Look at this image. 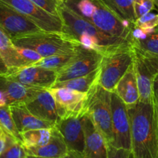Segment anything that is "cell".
Returning a JSON list of instances; mask_svg holds the SVG:
<instances>
[{
	"mask_svg": "<svg viewBox=\"0 0 158 158\" xmlns=\"http://www.w3.org/2000/svg\"><path fill=\"white\" fill-rule=\"evenodd\" d=\"M109 158H133L131 150L118 149L109 146Z\"/></svg>",
	"mask_w": 158,
	"mask_h": 158,
	"instance_id": "obj_31",
	"label": "cell"
},
{
	"mask_svg": "<svg viewBox=\"0 0 158 158\" xmlns=\"http://www.w3.org/2000/svg\"><path fill=\"white\" fill-rule=\"evenodd\" d=\"M134 25L143 31H149L158 27V14L148 13L136 19Z\"/></svg>",
	"mask_w": 158,
	"mask_h": 158,
	"instance_id": "obj_28",
	"label": "cell"
},
{
	"mask_svg": "<svg viewBox=\"0 0 158 158\" xmlns=\"http://www.w3.org/2000/svg\"><path fill=\"white\" fill-rule=\"evenodd\" d=\"M99 68L82 77L70 79L67 81H56L51 89L67 88V89H74L78 92L88 93L91 88L94 85V84L97 82L98 74H99Z\"/></svg>",
	"mask_w": 158,
	"mask_h": 158,
	"instance_id": "obj_22",
	"label": "cell"
},
{
	"mask_svg": "<svg viewBox=\"0 0 158 158\" xmlns=\"http://www.w3.org/2000/svg\"><path fill=\"white\" fill-rule=\"evenodd\" d=\"M103 55L92 49L80 44L74 51L71 60L57 71L56 81H63L82 77L98 69Z\"/></svg>",
	"mask_w": 158,
	"mask_h": 158,
	"instance_id": "obj_8",
	"label": "cell"
},
{
	"mask_svg": "<svg viewBox=\"0 0 158 158\" xmlns=\"http://www.w3.org/2000/svg\"><path fill=\"white\" fill-rule=\"evenodd\" d=\"M58 12L63 24V32L75 38L83 47L95 50L103 56L122 45L130 43L127 40L115 37L102 31L73 11L64 2H60Z\"/></svg>",
	"mask_w": 158,
	"mask_h": 158,
	"instance_id": "obj_2",
	"label": "cell"
},
{
	"mask_svg": "<svg viewBox=\"0 0 158 158\" xmlns=\"http://www.w3.org/2000/svg\"><path fill=\"white\" fill-rule=\"evenodd\" d=\"M52 128L39 129L21 133V143L24 148H33L45 145L50 141Z\"/></svg>",
	"mask_w": 158,
	"mask_h": 158,
	"instance_id": "obj_23",
	"label": "cell"
},
{
	"mask_svg": "<svg viewBox=\"0 0 158 158\" xmlns=\"http://www.w3.org/2000/svg\"><path fill=\"white\" fill-rule=\"evenodd\" d=\"M57 75V71L53 70L27 66L10 71L2 77L27 85L49 89L56 82Z\"/></svg>",
	"mask_w": 158,
	"mask_h": 158,
	"instance_id": "obj_12",
	"label": "cell"
},
{
	"mask_svg": "<svg viewBox=\"0 0 158 158\" xmlns=\"http://www.w3.org/2000/svg\"><path fill=\"white\" fill-rule=\"evenodd\" d=\"M133 62V48L130 43L103 56L97 82L109 92H114L117 83Z\"/></svg>",
	"mask_w": 158,
	"mask_h": 158,
	"instance_id": "obj_6",
	"label": "cell"
},
{
	"mask_svg": "<svg viewBox=\"0 0 158 158\" xmlns=\"http://www.w3.org/2000/svg\"><path fill=\"white\" fill-rule=\"evenodd\" d=\"M114 92L124 102L127 107L135 106L139 101V89L133 64L130 65L125 74L117 83Z\"/></svg>",
	"mask_w": 158,
	"mask_h": 158,
	"instance_id": "obj_20",
	"label": "cell"
},
{
	"mask_svg": "<svg viewBox=\"0 0 158 158\" xmlns=\"http://www.w3.org/2000/svg\"><path fill=\"white\" fill-rule=\"evenodd\" d=\"M25 106L33 115L54 125L61 118L55 99L49 89L40 91L33 100L25 103Z\"/></svg>",
	"mask_w": 158,
	"mask_h": 158,
	"instance_id": "obj_16",
	"label": "cell"
},
{
	"mask_svg": "<svg viewBox=\"0 0 158 158\" xmlns=\"http://www.w3.org/2000/svg\"><path fill=\"white\" fill-rule=\"evenodd\" d=\"M153 2H154L155 6H156L158 7V0H153Z\"/></svg>",
	"mask_w": 158,
	"mask_h": 158,
	"instance_id": "obj_38",
	"label": "cell"
},
{
	"mask_svg": "<svg viewBox=\"0 0 158 158\" xmlns=\"http://www.w3.org/2000/svg\"><path fill=\"white\" fill-rule=\"evenodd\" d=\"M155 109H156V126H157V138H158V106H156V105H155Z\"/></svg>",
	"mask_w": 158,
	"mask_h": 158,
	"instance_id": "obj_36",
	"label": "cell"
},
{
	"mask_svg": "<svg viewBox=\"0 0 158 158\" xmlns=\"http://www.w3.org/2000/svg\"><path fill=\"white\" fill-rule=\"evenodd\" d=\"M85 158H109V144L87 114L82 116Z\"/></svg>",
	"mask_w": 158,
	"mask_h": 158,
	"instance_id": "obj_15",
	"label": "cell"
},
{
	"mask_svg": "<svg viewBox=\"0 0 158 158\" xmlns=\"http://www.w3.org/2000/svg\"><path fill=\"white\" fill-rule=\"evenodd\" d=\"M75 51V50H74ZM74 52L67 54H59V55L50 56V57H43L36 63L33 64L30 66L40 67V68H46V69L53 70V71H58L64 66L68 64V62L72 57Z\"/></svg>",
	"mask_w": 158,
	"mask_h": 158,
	"instance_id": "obj_25",
	"label": "cell"
},
{
	"mask_svg": "<svg viewBox=\"0 0 158 158\" xmlns=\"http://www.w3.org/2000/svg\"><path fill=\"white\" fill-rule=\"evenodd\" d=\"M28 156L42 158H61L68 153L63 136L54 126L52 129V134L49 142L39 147L25 148Z\"/></svg>",
	"mask_w": 158,
	"mask_h": 158,
	"instance_id": "obj_19",
	"label": "cell"
},
{
	"mask_svg": "<svg viewBox=\"0 0 158 158\" xmlns=\"http://www.w3.org/2000/svg\"><path fill=\"white\" fill-rule=\"evenodd\" d=\"M153 102L158 106V74L155 77L153 83Z\"/></svg>",
	"mask_w": 158,
	"mask_h": 158,
	"instance_id": "obj_33",
	"label": "cell"
},
{
	"mask_svg": "<svg viewBox=\"0 0 158 158\" xmlns=\"http://www.w3.org/2000/svg\"><path fill=\"white\" fill-rule=\"evenodd\" d=\"M16 47L35 51L42 57L74 52L80 45L75 38L64 32L42 31L13 40Z\"/></svg>",
	"mask_w": 158,
	"mask_h": 158,
	"instance_id": "obj_4",
	"label": "cell"
},
{
	"mask_svg": "<svg viewBox=\"0 0 158 158\" xmlns=\"http://www.w3.org/2000/svg\"><path fill=\"white\" fill-rule=\"evenodd\" d=\"M87 114L102 133L108 144L112 142V111H111V92L96 82L88 92V98L85 108Z\"/></svg>",
	"mask_w": 158,
	"mask_h": 158,
	"instance_id": "obj_5",
	"label": "cell"
},
{
	"mask_svg": "<svg viewBox=\"0 0 158 158\" xmlns=\"http://www.w3.org/2000/svg\"><path fill=\"white\" fill-rule=\"evenodd\" d=\"M106 5L121 19L134 23L136 21L133 2L134 0H102Z\"/></svg>",
	"mask_w": 158,
	"mask_h": 158,
	"instance_id": "obj_24",
	"label": "cell"
},
{
	"mask_svg": "<svg viewBox=\"0 0 158 158\" xmlns=\"http://www.w3.org/2000/svg\"><path fill=\"white\" fill-rule=\"evenodd\" d=\"M57 1L60 2H68V1H71V0H57Z\"/></svg>",
	"mask_w": 158,
	"mask_h": 158,
	"instance_id": "obj_37",
	"label": "cell"
},
{
	"mask_svg": "<svg viewBox=\"0 0 158 158\" xmlns=\"http://www.w3.org/2000/svg\"><path fill=\"white\" fill-rule=\"evenodd\" d=\"M7 136L8 134L4 132V130L0 127V155L6 149L7 144Z\"/></svg>",
	"mask_w": 158,
	"mask_h": 158,
	"instance_id": "obj_32",
	"label": "cell"
},
{
	"mask_svg": "<svg viewBox=\"0 0 158 158\" xmlns=\"http://www.w3.org/2000/svg\"><path fill=\"white\" fill-rule=\"evenodd\" d=\"M155 9V4L153 0H134L133 10L136 19L140 16L150 13Z\"/></svg>",
	"mask_w": 158,
	"mask_h": 158,
	"instance_id": "obj_29",
	"label": "cell"
},
{
	"mask_svg": "<svg viewBox=\"0 0 158 158\" xmlns=\"http://www.w3.org/2000/svg\"><path fill=\"white\" fill-rule=\"evenodd\" d=\"M27 158H42V157H36V156H28V157ZM61 158H85V157L84 155L81 153H78V152H76V151H69L66 156Z\"/></svg>",
	"mask_w": 158,
	"mask_h": 158,
	"instance_id": "obj_34",
	"label": "cell"
},
{
	"mask_svg": "<svg viewBox=\"0 0 158 158\" xmlns=\"http://www.w3.org/2000/svg\"><path fill=\"white\" fill-rule=\"evenodd\" d=\"M133 158H158L156 114L154 102L139 101L128 107Z\"/></svg>",
	"mask_w": 158,
	"mask_h": 158,
	"instance_id": "obj_1",
	"label": "cell"
},
{
	"mask_svg": "<svg viewBox=\"0 0 158 158\" xmlns=\"http://www.w3.org/2000/svg\"><path fill=\"white\" fill-rule=\"evenodd\" d=\"M49 91L55 99L61 118L68 115L85 114L88 93L67 88L49 89Z\"/></svg>",
	"mask_w": 158,
	"mask_h": 158,
	"instance_id": "obj_14",
	"label": "cell"
},
{
	"mask_svg": "<svg viewBox=\"0 0 158 158\" xmlns=\"http://www.w3.org/2000/svg\"><path fill=\"white\" fill-rule=\"evenodd\" d=\"M0 3L23 15L44 31L63 32L60 18L48 13L30 0H0Z\"/></svg>",
	"mask_w": 158,
	"mask_h": 158,
	"instance_id": "obj_10",
	"label": "cell"
},
{
	"mask_svg": "<svg viewBox=\"0 0 158 158\" xmlns=\"http://www.w3.org/2000/svg\"><path fill=\"white\" fill-rule=\"evenodd\" d=\"M0 127L6 133L21 142V135L15 125L10 106L0 107Z\"/></svg>",
	"mask_w": 158,
	"mask_h": 158,
	"instance_id": "obj_26",
	"label": "cell"
},
{
	"mask_svg": "<svg viewBox=\"0 0 158 158\" xmlns=\"http://www.w3.org/2000/svg\"><path fill=\"white\" fill-rule=\"evenodd\" d=\"M130 44L141 51L158 56V27L149 31H143L134 25Z\"/></svg>",
	"mask_w": 158,
	"mask_h": 158,
	"instance_id": "obj_21",
	"label": "cell"
},
{
	"mask_svg": "<svg viewBox=\"0 0 158 158\" xmlns=\"http://www.w3.org/2000/svg\"><path fill=\"white\" fill-rule=\"evenodd\" d=\"M0 25L12 40L44 31L30 19L2 3H0Z\"/></svg>",
	"mask_w": 158,
	"mask_h": 158,
	"instance_id": "obj_11",
	"label": "cell"
},
{
	"mask_svg": "<svg viewBox=\"0 0 158 158\" xmlns=\"http://www.w3.org/2000/svg\"><path fill=\"white\" fill-rule=\"evenodd\" d=\"M112 142V147L131 150L130 118L128 107L115 92H111Z\"/></svg>",
	"mask_w": 158,
	"mask_h": 158,
	"instance_id": "obj_9",
	"label": "cell"
},
{
	"mask_svg": "<svg viewBox=\"0 0 158 158\" xmlns=\"http://www.w3.org/2000/svg\"><path fill=\"white\" fill-rule=\"evenodd\" d=\"M30 1L50 14L60 18L58 8L60 2L57 0H30Z\"/></svg>",
	"mask_w": 158,
	"mask_h": 158,
	"instance_id": "obj_30",
	"label": "cell"
},
{
	"mask_svg": "<svg viewBox=\"0 0 158 158\" xmlns=\"http://www.w3.org/2000/svg\"><path fill=\"white\" fill-rule=\"evenodd\" d=\"M10 107L15 125L19 133L29 130L52 128L55 126L52 123L42 120L33 115L24 103L10 105Z\"/></svg>",
	"mask_w": 158,
	"mask_h": 158,
	"instance_id": "obj_18",
	"label": "cell"
},
{
	"mask_svg": "<svg viewBox=\"0 0 158 158\" xmlns=\"http://www.w3.org/2000/svg\"><path fill=\"white\" fill-rule=\"evenodd\" d=\"M132 46V45H131ZM133 67L139 93V101L150 102L153 98V83L158 74V56L132 46Z\"/></svg>",
	"mask_w": 158,
	"mask_h": 158,
	"instance_id": "obj_7",
	"label": "cell"
},
{
	"mask_svg": "<svg viewBox=\"0 0 158 158\" xmlns=\"http://www.w3.org/2000/svg\"><path fill=\"white\" fill-rule=\"evenodd\" d=\"M0 89L5 94L7 105L10 106L19 103L25 104L31 101L44 89L27 85L0 76Z\"/></svg>",
	"mask_w": 158,
	"mask_h": 158,
	"instance_id": "obj_17",
	"label": "cell"
},
{
	"mask_svg": "<svg viewBox=\"0 0 158 158\" xmlns=\"http://www.w3.org/2000/svg\"><path fill=\"white\" fill-rule=\"evenodd\" d=\"M4 106H8L7 105L6 98V95L4 94V92L0 89V107Z\"/></svg>",
	"mask_w": 158,
	"mask_h": 158,
	"instance_id": "obj_35",
	"label": "cell"
},
{
	"mask_svg": "<svg viewBox=\"0 0 158 158\" xmlns=\"http://www.w3.org/2000/svg\"><path fill=\"white\" fill-rule=\"evenodd\" d=\"M82 115H71L60 118L55 127L63 136L69 151L84 153L85 131Z\"/></svg>",
	"mask_w": 158,
	"mask_h": 158,
	"instance_id": "obj_13",
	"label": "cell"
},
{
	"mask_svg": "<svg viewBox=\"0 0 158 158\" xmlns=\"http://www.w3.org/2000/svg\"><path fill=\"white\" fill-rule=\"evenodd\" d=\"M64 3L102 31L130 42L134 23L121 19L102 0H71Z\"/></svg>",
	"mask_w": 158,
	"mask_h": 158,
	"instance_id": "obj_3",
	"label": "cell"
},
{
	"mask_svg": "<svg viewBox=\"0 0 158 158\" xmlns=\"http://www.w3.org/2000/svg\"><path fill=\"white\" fill-rule=\"evenodd\" d=\"M28 154L20 141L8 134L6 149L0 158H27Z\"/></svg>",
	"mask_w": 158,
	"mask_h": 158,
	"instance_id": "obj_27",
	"label": "cell"
}]
</instances>
